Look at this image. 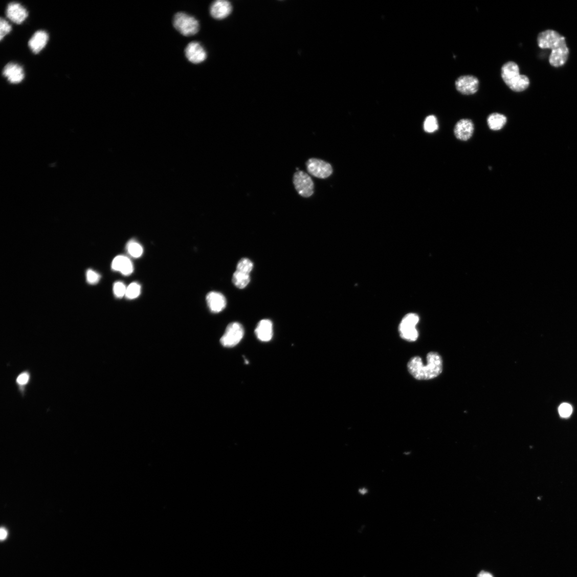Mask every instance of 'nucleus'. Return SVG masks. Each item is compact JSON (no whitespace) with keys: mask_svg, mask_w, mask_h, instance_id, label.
Returning a JSON list of instances; mask_svg holds the SVG:
<instances>
[{"mask_svg":"<svg viewBox=\"0 0 577 577\" xmlns=\"http://www.w3.org/2000/svg\"><path fill=\"white\" fill-rule=\"evenodd\" d=\"M537 43L542 49L551 50L549 62L552 66L559 68L566 63L569 50L566 38L559 33L552 30L543 31L538 35Z\"/></svg>","mask_w":577,"mask_h":577,"instance_id":"obj_1","label":"nucleus"},{"mask_svg":"<svg viewBox=\"0 0 577 577\" xmlns=\"http://www.w3.org/2000/svg\"><path fill=\"white\" fill-rule=\"evenodd\" d=\"M427 364L422 359L414 357L409 361L407 368L410 373L417 380H429L438 377L442 371V360L437 352H430L427 356Z\"/></svg>","mask_w":577,"mask_h":577,"instance_id":"obj_2","label":"nucleus"},{"mask_svg":"<svg viewBox=\"0 0 577 577\" xmlns=\"http://www.w3.org/2000/svg\"><path fill=\"white\" fill-rule=\"evenodd\" d=\"M174 28L185 37H190L197 34L199 31V23L194 17L179 12L173 17Z\"/></svg>","mask_w":577,"mask_h":577,"instance_id":"obj_3","label":"nucleus"},{"mask_svg":"<svg viewBox=\"0 0 577 577\" xmlns=\"http://www.w3.org/2000/svg\"><path fill=\"white\" fill-rule=\"evenodd\" d=\"M419 322V317L414 314L406 315L400 324L399 332L401 338L408 342H415L418 338V332L416 328Z\"/></svg>","mask_w":577,"mask_h":577,"instance_id":"obj_4","label":"nucleus"},{"mask_svg":"<svg viewBox=\"0 0 577 577\" xmlns=\"http://www.w3.org/2000/svg\"><path fill=\"white\" fill-rule=\"evenodd\" d=\"M244 334V329L241 324L238 322H232L227 326L220 339V343L226 347L235 346L241 341Z\"/></svg>","mask_w":577,"mask_h":577,"instance_id":"obj_5","label":"nucleus"},{"mask_svg":"<svg viewBox=\"0 0 577 577\" xmlns=\"http://www.w3.org/2000/svg\"><path fill=\"white\" fill-rule=\"evenodd\" d=\"M295 189L300 196L309 197L314 193V183L309 175L305 172L299 171L293 177Z\"/></svg>","mask_w":577,"mask_h":577,"instance_id":"obj_6","label":"nucleus"},{"mask_svg":"<svg viewBox=\"0 0 577 577\" xmlns=\"http://www.w3.org/2000/svg\"><path fill=\"white\" fill-rule=\"evenodd\" d=\"M306 167L310 174L320 179L327 178L332 173L330 164L316 159L309 160L306 163Z\"/></svg>","mask_w":577,"mask_h":577,"instance_id":"obj_7","label":"nucleus"},{"mask_svg":"<svg viewBox=\"0 0 577 577\" xmlns=\"http://www.w3.org/2000/svg\"><path fill=\"white\" fill-rule=\"evenodd\" d=\"M185 53L188 61L192 64H198L205 61L207 58V53L203 46L197 41H192L188 44L185 48Z\"/></svg>","mask_w":577,"mask_h":577,"instance_id":"obj_8","label":"nucleus"},{"mask_svg":"<svg viewBox=\"0 0 577 577\" xmlns=\"http://www.w3.org/2000/svg\"><path fill=\"white\" fill-rule=\"evenodd\" d=\"M479 82L477 77L471 75L462 76L457 79L455 87L464 95H472L478 90Z\"/></svg>","mask_w":577,"mask_h":577,"instance_id":"obj_9","label":"nucleus"},{"mask_svg":"<svg viewBox=\"0 0 577 577\" xmlns=\"http://www.w3.org/2000/svg\"><path fill=\"white\" fill-rule=\"evenodd\" d=\"M474 125L470 119H463L456 123L454 127V135L460 140L466 141L473 136Z\"/></svg>","mask_w":577,"mask_h":577,"instance_id":"obj_10","label":"nucleus"},{"mask_svg":"<svg viewBox=\"0 0 577 577\" xmlns=\"http://www.w3.org/2000/svg\"><path fill=\"white\" fill-rule=\"evenodd\" d=\"M232 9V5L229 2L226 0H217L211 5L210 12L213 18L221 20L230 15Z\"/></svg>","mask_w":577,"mask_h":577,"instance_id":"obj_11","label":"nucleus"},{"mask_svg":"<svg viewBox=\"0 0 577 577\" xmlns=\"http://www.w3.org/2000/svg\"><path fill=\"white\" fill-rule=\"evenodd\" d=\"M6 15L11 21L17 24H20L28 17V12L20 4L11 3L8 5Z\"/></svg>","mask_w":577,"mask_h":577,"instance_id":"obj_12","label":"nucleus"},{"mask_svg":"<svg viewBox=\"0 0 577 577\" xmlns=\"http://www.w3.org/2000/svg\"><path fill=\"white\" fill-rule=\"evenodd\" d=\"M520 75L519 66L514 62L505 63L501 68L502 78L508 87Z\"/></svg>","mask_w":577,"mask_h":577,"instance_id":"obj_13","label":"nucleus"},{"mask_svg":"<svg viewBox=\"0 0 577 577\" xmlns=\"http://www.w3.org/2000/svg\"><path fill=\"white\" fill-rule=\"evenodd\" d=\"M206 300L209 309L213 313H219L226 306V298L222 294L218 292L209 293L207 296Z\"/></svg>","mask_w":577,"mask_h":577,"instance_id":"obj_14","label":"nucleus"},{"mask_svg":"<svg viewBox=\"0 0 577 577\" xmlns=\"http://www.w3.org/2000/svg\"><path fill=\"white\" fill-rule=\"evenodd\" d=\"M257 338L261 342L270 341L273 335V327L272 321L268 319L261 320L255 329Z\"/></svg>","mask_w":577,"mask_h":577,"instance_id":"obj_15","label":"nucleus"},{"mask_svg":"<svg viewBox=\"0 0 577 577\" xmlns=\"http://www.w3.org/2000/svg\"><path fill=\"white\" fill-rule=\"evenodd\" d=\"M113 270L119 272L125 276H128L134 272V264L129 258L120 255L116 257L112 264Z\"/></svg>","mask_w":577,"mask_h":577,"instance_id":"obj_16","label":"nucleus"},{"mask_svg":"<svg viewBox=\"0 0 577 577\" xmlns=\"http://www.w3.org/2000/svg\"><path fill=\"white\" fill-rule=\"evenodd\" d=\"M3 75L12 83H18L24 78L22 67L14 63H10L6 65L3 71Z\"/></svg>","mask_w":577,"mask_h":577,"instance_id":"obj_17","label":"nucleus"},{"mask_svg":"<svg viewBox=\"0 0 577 577\" xmlns=\"http://www.w3.org/2000/svg\"><path fill=\"white\" fill-rule=\"evenodd\" d=\"M48 40V35L43 31L35 32L29 42L31 50L34 54L40 53L46 46Z\"/></svg>","mask_w":577,"mask_h":577,"instance_id":"obj_18","label":"nucleus"},{"mask_svg":"<svg viewBox=\"0 0 577 577\" xmlns=\"http://www.w3.org/2000/svg\"><path fill=\"white\" fill-rule=\"evenodd\" d=\"M506 123V117L501 114H492L487 118L488 125L493 130H499L502 129Z\"/></svg>","mask_w":577,"mask_h":577,"instance_id":"obj_19","label":"nucleus"},{"mask_svg":"<svg viewBox=\"0 0 577 577\" xmlns=\"http://www.w3.org/2000/svg\"><path fill=\"white\" fill-rule=\"evenodd\" d=\"M232 281L239 288H245L250 281V274L236 270L233 276Z\"/></svg>","mask_w":577,"mask_h":577,"instance_id":"obj_20","label":"nucleus"},{"mask_svg":"<svg viewBox=\"0 0 577 577\" xmlns=\"http://www.w3.org/2000/svg\"><path fill=\"white\" fill-rule=\"evenodd\" d=\"M530 86V80L523 75H521L509 86V88L515 92H522L526 90Z\"/></svg>","mask_w":577,"mask_h":577,"instance_id":"obj_21","label":"nucleus"},{"mask_svg":"<svg viewBox=\"0 0 577 577\" xmlns=\"http://www.w3.org/2000/svg\"><path fill=\"white\" fill-rule=\"evenodd\" d=\"M126 250L130 256L135 258H138L143 254L142 246L135 239H131L126 246Z\"/></svg>","mask_w":577,"mask_h":577,"instance_id":"obj_22","label":"nucleus"},{"mask_svg":"<svg viewBox=\"0 0 577 577\" xmlns=\"http://www.w3.org/2000/svg\"><path fill=\"white\" fill-rule=\"evenodd\" d=\"M141 292L140 284L137 282H133L127 287L125 296L128 299H135L140 296Z\"/></svg>","mask_w":577,"mask_h":577,"instance_id":"obj_23","label":"nucleus"},{"mask_svg":"<svg viewBox=\"0 0 577 577\" xmlns=\"http://www.w3.org/2000/svg\"><path fill=\"white\" fill-rule=\"evenodd\" d=\"M438 129L436 117L431 115L427 117L424 122V129L427 133H433Z\"/></svg>","mask_w":577,"mask_h":577,"instance_id":"obj_24","label":"nucleus"},{"mask_svg":"<svg viewBox=\"0 0 577 577\" xmlns=\"http://www.w3.org/2000/svg\"><path fill=\"white\" fill-rule=\"evenodd\" d=\"M254 268V264L248 258L240 259L237 263L236 270L250 274Z\"/></svg>","mask_w":577,"mask_h":577,"instance_id":"obj_25","label":"nucleus"},{"mask_svg":"<svg viewBox=\"0 0 577 577\" xmlns=\"http://www.w3.org/2000/svg\"><path fill=\"white\" fill-rule=\"evenodd\" d=\"M127 287L122 282H116L113 287L114 295L117 298H121L125 296Z\"/></svg>","mask_w":577,"mask_h":577,"instance_id":"obj_26","label":"nucleus"},{"mask_svg":"<svg viewBox=\"0 0 577 577\" xmlns=\"http://www.w3.org/2000/svg\"><path fill=\"white\" fill-rule=\"evenodd\" d=\"M0 39L1 40L11 31V27L7 21L3 18L0 20Z\"/></svg>","mask_w":577,"mask_h":577,"instance_id":"obj_27","label":"nucleus"},{"mask_svg":"<svg viewBox=\"0 0 577 577\" xmlns=\"http://www.w3.org/2000/svg\"><path fill=\"white\" fill-rule=\"evenodd\" d=\"M559 412L562 417L567 418L571 415L572 413V408L569 404L563 403L559 407Z\"/></svg>","mask_w":577,"mask_h":577,"instance_id":"obj_28","label":"nucleus"},{"mask_svg":"<svg viewBox=\"0 0 577 577\" xmlns=\"http://www.w3.org/2000/svg\"><path fill=\"white\" fill-rule=\"evenodd\" d=\"M100 276L95 271L90 270L87 272V280L90 284H95L99 281Z\"/></svg>","mask_w":577,"mask_h":577,"instance_id":"obj_29","label":"nucleus"},{"mask_svg":"<svg viewBox=\"0 0 577 577\" xmlns=\"http://www.w3.org/2000/svg\"><path fill=\"white\" fill-rule=\"evenodd\" d=\"M29 380V375L27 372L20 374L17 379V383L20 385H24L28 383Z\"/></svg>","mask_w":577,"mask_h":577,"instance_id":"obj_30","label":"nucleus"},{"mask_svg":"<svg viewBox=\"0 0 577 577\" xmlns=\"http://www.w3.org/2000/svg\"><path fill=\"white\" fill-rule=\"evenodd\" d=\"M8 536V532L5 527H2L0 530V539L2 541L5 540Z\"/></svg>","mask_w":577,"mask_h":577,"instance_id":"obj_31","label":"nucleus"},{"mask_svg":"<svg viewBox=\"0 0 577 577\" xmlns=\"http://www.w3.org/2000/svg\"><path fill=\"white\" fill-rule=\"evenodd\" d=\"M478 577H494L492 575L485 571L481 572L478 575Z\"/></svg>","mask_w":577,"mask_h":577,"instance_id":"obj_32","label":"nucleus"},{"mask_svg":"<svg viewBox=\"0 0 577 577\" xmlns=\"http://www.w3.org/2000/svg\"><path fill=\"white\" fill-rule=\"evenodd\" d=\"M359 493H360V494L361 495H366V494H367V493L368 492V490H367V489H366V488H362V489H360V490H359Z\"/></svg>","mask_w":577,"mask_h":577,"instance_id":"obj_33","label":"nucleus"}]
</instances>
